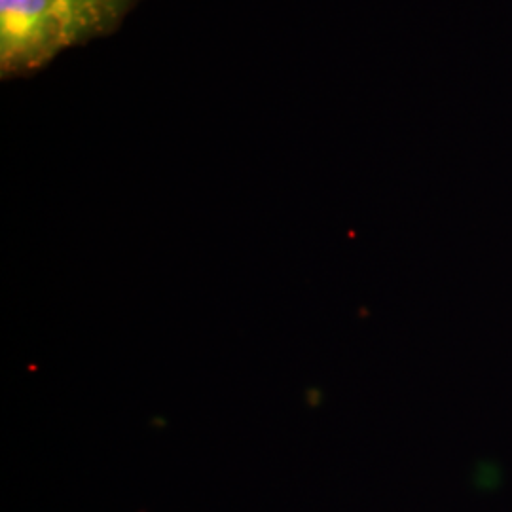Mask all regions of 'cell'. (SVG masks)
<instances>
[{
  "mask_svg": "<svg viewBox=\"0 0 512 512\" xmlns=\"http://www.w3.org/2000/svg\"><path fill=\"white\" fill-rule=\"evenodd\" d=\"M69 46L59 0H0L4 73L29 71Z\"/></svg>",
  "mask_w": 512,
  "mask_h": 512,
  "instance_id": "6da1fadb",
  "label": "cell"
},
{
  "mask_svg": "<svg viewBox=\"0 0 512 512\" xmlns=\"http://www.w3.org/2000/svg\"><path fill=\"white\" fill-rule=\"evenodd\" d=\"M69 46L101 33L122 14L128 0H59Z\"/></svg>",
  "mask_w": 512,
  "mask_h": 512,
  "instance_id": "7a4b0ae2",
  "label": "cell"
}]
</instances>
